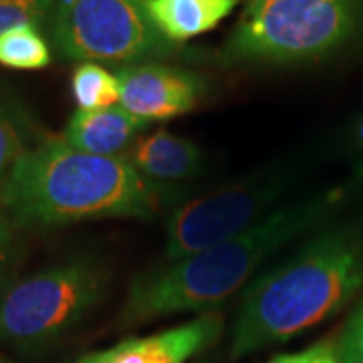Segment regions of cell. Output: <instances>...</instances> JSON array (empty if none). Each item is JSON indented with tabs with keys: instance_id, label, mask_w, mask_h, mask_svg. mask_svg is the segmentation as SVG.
Returning <instances> with one entry per match:
<instances>
[{
	"instance_id": "cell-16",
	"label": "cell",
	"mask_w": 363,
	"mask_h": 363,
	"mask_svg": "<svg viewBox=\"0 0 363 363\" xmlns=\"http://www.w3.org/2000/svg\"><path fill=\"white\" fill-rule=\"evenodd\" d=\"M339 362L363 363V305L351 317L337 345Z\"/></svg>"
},
{
	"instance_id": "cell-10",
	"label": "cell",
	"mask_w": 363,
	"mask_h": 363,
	"mask_svg": "<svg viewBox=\"0 0 363 363\" xmlns=\"http://www.w3.org/2000/svg\"><path fill=\"white\" fill-rule=\"evenodd\" d=\"M147 125L150 123L131 116L119 104L97 111L77 109L67 121L61 140L91 156H123V150L138 142Z\"/></svg>"
},
{
	"instance_id": "cell-15",
	"label": "cell",
	"mask_w": 363,
	"mask_h": 363,
	"mask_svg": "<svg viewBox=\"0 0 363 363\" xmlns=\"http://www.w3.org/2000/svg\"><path fill=\"white\" fill-rule=\"evenodd\" d=\"M52 4L55 0H0V35L16 26L45 25Z\"/></svg>"
},
{
	"instance_id": "cell-7",
	"label": "cell",
	"mask_w": 363,
	"mask_h": 363,
	"mask_svg": "<svg viewBox=\"0 0 363 363\" xmlns=\"http://www.w3.org/2000/svg\"><path fill=\"white\" fill-rule=\"evenodd\" d=\"M283 192L285 178L272 172L188 200L169 216L166 260L190 257L247 233L277 210Z\"/></svg>"
},
{
	"instance_id": "cell-3",
	"label": "cell",
	"mask_w": 363,
	"mask_h": 363,
	"mask_svg": "<svg viewBox=\"0 0 363 363\" xmlns=\"http://www.w3.org/2000/svg\"><path fill=\"white\" fill-rule=\"evenodd\" d=\"M363 283L357 245L327 234L248 286L234 323L233 357L264 350L321 323Z\"/></svg>"
},
{
	"instance_id": "cell-11",
	"label": "cell",
	"mask_w": 363,
	"mask_h": 363,
	"mask_svg": "<svg viewBox=\"0 0 363 363\" xmlns=\"http://www.w3.org/2000/svg\"><path fill=\"white\" fill-rule=\"evenodd\" d=\"M145 180L166 186L196 176L204 166L202 150L194 142L160 130L143 135L123 154Z\"/></svg>"
},
{
	"instance_id": "cell-1",
	"label": "cell",
	"mask_w": 363,
	"mask_h": 363,
	"mask_svg": "<svg viewBox=\"0 0 363 363\" xmlns=\"http://www.w3.org/2000/svg\"><path fill=\"white\" fill-rule=\"evenodd\" d=\"M172 194L125 156L101 157L47 138L25 147L0 182V208L14 224L49 228L99 218H154Z\"/></svg>"
},
{
	"instance_id": "cell-12",
	"label": "cell",
	"mask_w": 363,
	"mask_h": 363,
	"mask_svg": "<svg viewBox=\"0 0 363 363\" xmlns=\"http://www.w3.org/2000/svg\"><path fill=\"white\" fill-rule=\"evenodd\" d=\"M162 37L178 45L218 26L238 0H138Z\"/></svg>"
},
{
	"instance_id": "cell-18",
	"label": "cell",
	"mask_w": 363,
	"mask_h": 363,
	"mask_svg": "<svg viewBox=\"0 0 363 363\" xmlns=\"http://www.w3.org/2000/svg\"><path fill=\"white\" fill-rule=\"evenodd\" d=\"M267 363H341L339 362L337 347L333 343H317L309 350L297 351V353H285L277 355Z\"/></svg>"
},
{
	"instance_id": "cell-4",
	"label": "cell",
	"mask_w": 363,
	"mask_h": 363,
	"mask_svg": "<svg viewBox=\"0 0 363 363\" xmlns=\"http://www.w3.org/2000/svg\"><path fill=\"white\" fill-rule=\"evenodd\" d=\"M357 23V0H248L222 59L293 63L337 49Z\"/></svg>"
},
{
	"instance_id": "cell-14",
	"label": "cell",
	"mask_w": 363,
	"mask_h": 363,
	"mask_svg": "<svg viewBox=\"0 0 363 363\" xmlns=\"http://www.w3.org/2000/svg\"><path fill=\"white\" fill-rule=\"evenodd\" d=\"M71 91L83 111L107 109L119 104L117 75L97 63H79L71 77Z\"/></svg>"
},
{
	"instance_id": "cell-9",
	"label": "cell",
	"mask_w": 363,
	"mask_h": 363,
	"mask_svg": "<svg viewBox=\"0 0 363 363\" xmlns=\"http://www.w3.org/2000/svg\"><path fill=\"white\" fill-rule=\"evenodd\" d=\"M220 315L204 313L168 331L125 339L109 350L89 353L77 363H186L220 337Z\"/></svg>"
},
{
	"instance_id": "cell-20",
	"label": "cell",
	"mask_w": 363,
	"mask_h": 363,
	"mask_svg": "<svg viewBox=\"0 0 363 363\" xmlns=\"http://www.w3.org/2000/svg\"><path fill=\"white\" fill-rule=\"evenodd\" d=\"M357 140H359V143L363 145V121L359 123V128H357Z\"/></svg>"
},
{
	"instance_id": "cell-13",
	"label": "cell",
	"mask_w": 363,
	"mask_h": 363,
	"mask_svg": "<svg viewBox=\"0 0 363 363\" xmlns=\"http://www.w3.org/2000/svg\"><path fill=\"white\" fill-rule=\"evenodd\" d=\"M51 63V47L39 26L23 25L0 35V65L18 71H37Z\"/></svg>"
},
{
	"instance_id": "cell-5",
	"label": "cell",
	"mask_w": 363,
	"mask_h": 363,
	"mask_svg": "<svg viewBox=\"0 0 363 363\" xmlns=\"http://www.w3.org/2000/svg\"><path fill=\"white\" fill-rule=\"evenodd\" d=\"M105 295V274L87 260H71L30 274L0 297V343L43 350L75 329Z\"/></svg>"
},
{
	"instance_id": "cell-21",
	"label": "cell",
	"mask_w": 363,
	"mask_h": 363,
	"mask_svg": "<svg viewBox=\"0 0 363 363\" xmlns=\"http://www.w3.org/2000/svg\"><path fill=\"white\" fill-rule=\"evenodd\" d=\"M359 176H362V180H363V164H362V168H359Z\"/></svg>"
},
{
	"instance_id": "cell-19",
	"label": "cell",
	"mask_w": 363,
	"mask_h": 363,
	"mask_svg": "<svg viewBox=\"0 0 363 363\" xmlns=\"http://www.w3.org/2000/svg\"><path fill=\"white\" fill-rule=\"evenodd\" d=\"M13 226L14 222L0 208V274L4 271V264H6L9 252H11V245H13Z\"/></svg>"
},
{
	"instance_id": "cell-6",
	"label": "cell",
	"mask_w": 363,
	"mask_h": 363,
	"mask_svg": "<svg viewBox=\"0 0 363 363\" xmlns=\"http://www.w3.org/2000/svg\"><path fill=\"white\" fill-rule=\"evenodd\" d=\"M47 25L57 52L79 63L140 65L176 49L138 0H55Z\"/></svg>"
},
{
	"instance_id": "cell-17",
	"label": "cell",
	"mask_w": 363,
	"mask_h": 363,
	"mask_svg": "<svg viewBox=\"0 0 363 363\" xmlns=\"http://www.w3.org/2000/svg\"><path fill=\"white\" fill-rule=\"evenodd\" d=\"M25 145L21 142V135L14 128V123L0 111V182L11 172L14 162L23 154Z\"/></svg>"
},
{
	"instance_id": "cell-2",
	"label": "cell",
	"mask_w": 363,
	"mask_h": 363,
	"mask_svg": "<svg viewBox=\"0 0 363 363\" xmlns=\"http://www.w3.org/2000/svg\"><path fill=\"white\" fill-rule=\"evenodd\" d=\"M317 218L315 204L277 208L226 242L145 271L130 285L123 321L145 323L176 313H212L250 281L264 260L311 228Z\"/></svg>"
},
{
	"instance_id": "cell-22",
	"label": "cell",
	"mask_w": 363,
	"mask_h": 363,
	"mask_svg": "<svg viewBox=\"0 0 363 363\" xmlns=\"http://www.w3.org/2000/svg\"><path fill=\"white\" fill-rule=\"evenodd\" d=\"M0 363H6V362H4V359H0Z\"/></svg>"
},
{
	"instance_id": "cell-8",
	"label": "cell",
	"mask_w": 363,
	"mask_h": 363,
	"mask_svg": "<svg viewBox=\"0 0 363 363\" xmlns=\"http://www.w3.org/2000/svg\"><path fill=\"white\" fill-rule=\"evenodd\" d=\"M116 75L119 105L145 123L192 111L204 93V81L196 73L162 63L121 67Z\"/></svg>"
}]
</instances>
